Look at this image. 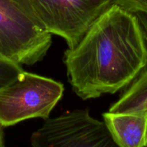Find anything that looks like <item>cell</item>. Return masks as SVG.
<instances>
[{
  "label": "cell",
  "instance_id": "cell-6",
  "mask_svg": "<svg viewBox=\"0 0 147 147\" xmlns=\"http://www.w3.org/2000/svg\"><path fill=\"white\" fill-rule=\"evenodd\" d=\"M102 116L119 147H147V111L136 113L109 111Z\"/></svg>",
  "mask_w": 147,
  "mask_h": 147
},
{
  "label": "cell",
  "instance_id": "cell-8",
  "mask_svg": "<svg viewBox=\"0 0 147 147\" xmlns=\"http://www.w3.org/2000/svg\"><path fill=\"white\" fill-rule=\"evenodd\" d=\"M24 71L20 64L0 55V90L14 82Z\"/></svg>",
  "mask_w": 147,
  "mask_h": 147
},
{
  "label": "cell",
  "instance_id": "cell-3",
  "mask_svg": "<svg viewBox=\"0 0 147 147\" xmlns=\"http://www.w3.org/2000/svg\"><path fill=\"white\" fill-rule=\"evenodd\" d=\"M63 93L60 82L24 71L0 90V122L8 127L27 119L46 120Z\"/></svg>",
  "mask_w": 147,
  "mask_h": 147
},
{
  "label": "cell",
  "instance_id": "cell-1",
  "mask_svg": "<svg viewBox=\"0 0 147 147\" xmlns=\"http://www.w3.org/2000/svg\"><path fill=\"white\" fill-rule=\"evenodd\" d=\"M73 91L83 100L113 94L147 66V46L134 13L113 4L63 58Z\"/></svg>",
  "mask_w": 147,
  "mask_h": 147
},
{
  "label": "cell",
  "instance_id": "cell-2",
  "mask_svg": "<svg viewBox=\"0 0 147 147\" xmlns=\"http://www.w3.org/2000/svg\"><path fill=\"white\" fill-rule=\"evenodd\" d=\"M32 0H0V55L19 64L42 61L52 45Z\"/></svg>",
  "mask_w": 147,
  "mask_h": 147
},
{
  "label": "cell",
  "instance_id": "cell-9",
  "mask_svg": "<svg viewBox=\"0 0 147 147\" xmlns=\"http://www.w3.org/2000/svg\"><path fill=\"white\" fill-rule=\"evenodd\" d=\"M113 1L114 4L132 13L138 11L147 13V0H113Z\"/></svg>",
  "mask_w": 147,
  "mask_h": 147
},
{
  "label": "cell",
  "instance_id": "cell-11",
  "mask_svg": "<svg viewBox=\"0 0 147 147\" xmlns=\"http://www.w3.org/2000/svg\"><path fill=\"white\" fill-rule=\"evenodd\" d=\"M3 128H4L2 126V124L0 122V147H6L5 144H4V131Z\"/></svg>",
  "mask_w": 147,
  "mask_h": 147
},
{
  "label": "cell",
  "instance_id": "cell-4",
  "mask_svg": "<svg viewBox=\"0 0 147 147\" xmlns=\"http://www.w3.org/2000/svg\"><path fill=\"white\" fill-rule=\"evenodd\" d=\"M32 147H119L104 121L89 109H76L49 118L31 136Z\"/></svg>",
  "mask_w": 147,
  "mask_h": 147
},
{
  "label": "cell",
  "instance_id": "cell-10",
  "mask_svg": "<svg viewBox=\"0 0 147 147\" xmlns=\"http://www.w3.org/2000/svg\"><path fill=\"white\" fill-rule=\"evenodd\" d=\"M134 14L137 17L145 40L147 42V13L138 11Z\"/></svg>",
  "mask_w": 147,
  "mask_h": 147
},
{
  "label": "cell",
  "instance_id": "cell-5",
  "mask_svg": "<svg viewBox=\"0 0 147 147\" xmlns=\"http://www.w3.org/2000/svg\"><path fill=\"white\" fill-rule=\"evenodd\" d=\"M46 30L63 37L73 49L113 0H32Z\"/></svg>",
  "mask_w": 147,
  "mask_h": 147
},
{
  "label": "cell",
  "instance_id": "cell-7",
  "mask_svg": "<svg viewBox=\"0 0 147 147\" xmlns=\"http://www.w3.org/2000/svg\"><path fill=\"white\" fill-rule=\"evenodd\" d=\"M109 111L121 113L147 111V70L133 81L120 98L111 106Z\"/></svg>",
  "mask_w": 147,
  "mask_h": 147
}]
</instances>
